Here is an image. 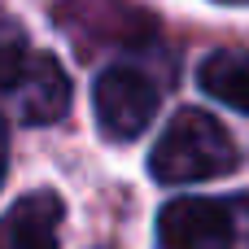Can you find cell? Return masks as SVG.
Instances as JSON below:
<instances>
[{
  "label": "cell",
  "instance_id": "cell-1",
  "mask_svg": "<svg viewBox=\"0 0 249 249\" xmlns=\"http://www.w3.org/2000/svg\"><path fill=\"white\" fill-rule=\"evenodd\" d=\"M241 166V149L228 136V127L206 114V109H179L166 131L158 136L149 153V171L158 184H197V179H219Z\"/></svg>",
  "mask_w": 249,
  "mask_h": 249
},
{
  "label": "cell",
  "instance_id": "cell-2",
  "mask_svg": "<svg viewBox=\"0 0 249 249\" xmlns=\"http://www.w3.org/2000/svg\"><path fill=\"white\" fill-rule=\"evenodd\" d=\"M158 249H249V193L166 201L158 210Z\"/></svg>",
  "mask_w": 249,
  "mask_h": 249
},
{
  "label": "cell",
  "instance_id": "cell-3",
  "mask_svg": "<svg viewBox=\"0 0 249 249\" xmlns=\"http://www.w3.org/2000/svg\"><path fill=\"white\" fill-rule=\"evenodd\" d=\"M92 109L105 140L131 144L158 114V88L140 66H109L92 83Z\"/></svg>",
  "mask_w": 249,
  "mask_h": 249
},
{
  "label": "cell",
  "instance_id": "cell-4",
  "mask_svg": "<svg viewBox=\"0 0 249 249\" xmlns=\"http://www.w3.org/2000/svg\"><path fill=\"white\" fill-rule=\"evenodd\" d=\"M13 109L26 127H48L61 123L70 109V74L53 53H31L26 74L13 88Z\"/></svg>",
  "mask_w": 249,
  "mask_h": 249
},
{
  "label": "cell",
  "instance_id": "cell-5",
  "mask_svg": "<svg viewBox=\"0 0 249 249\" xmlns=\"http://www.w3.org/2000/svg\"><path fill=\"white\" fill-rule=\"evenodd\" d=\"M61 22L70 26V39L79 35H101L105 44H144L153 39L149 13L131 9L127 0H66Z\"/></svg>",
  "mask_w": 249,
  "mask_h": 249
},
{
  "label": "cell",
  "instance_id": "cell-6",
  "mask_svg": "<svg viewBox=\"0 0 249 249\" xmlns=\"http://www.w3.org/2000/svg\"><path fill=\"white\" fill-rule=\"evenodd\" d=\"M61 219H66V206L57 193L48 188L26 193L0 219V249H61L57 245Z\"/></svg>",
  "mask_w": 249,
  "mask_h": 249
},
{
  "label": "cell",
  "instance_id": "cell-7",
  "mask_svg": "<svg viewBox=\"0 0 249 249\" xmlns=\"http://www.w3.org/2000/svg\"><path fill=\"white\" fill-rule=\"evenodd\" d=\"M197 83L206 96L223 101L228 109L249 114V53L245 48H219L197 66Z\"/></svg>",
  "mask_w": 249,
  "mask_h": 249
},
{
  "label": "cell",
  "instance_id": "cell-8",
  "mask_svg": "<svg viewBox=\"0 0 249 249\" xmlns=\"http://www.w3.org/2000/svg\"><path fill=\"white\" fill-rule=\"evenodd\" d=\"M26 61H31V44H26V31L18 22H4L0 18V92L18 88V79L26 74Z\"/></svg>",
  "mask_w": 249,
  "mask_h": 249
},
{
  "label": "cell",
  "instance_id": "cell-9",
  "mask_svg": "<svg viewBox=\"0 0 249 249\" xmlns=\"http://www.w3.org/2000/svg\"><path fill=\"white\" fill-rule=\"evenodd\" d=\"M4 175H9V127L0 118V188H4Z\"/></svg>",
  "mask_w": 249,
  "mask_h": 249
},
{
  "label": "cell",
  "instance_id": "cell-10",
  "mask_svg": "<svg viewBox=\"0 0 249 249\" xmlns=\"http://www.w3.org/2000/svg\"><path fill=\"white\" fill-rule=\"evenodd\" d=\"M223 4H249V0H223Z\"/></svg>",
  "mask_w": 249,
  "mask_h": 249
}]
</instances>
